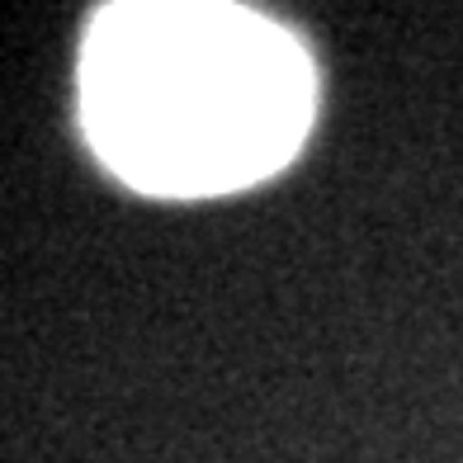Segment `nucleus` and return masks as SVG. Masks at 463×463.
Instances as JSON below:
<instances>
[{"label": "nucleus", "mask_w": 463, "mask_h": 463, "mask_svg": "<svg viewBox=\"0 0 463 463\" xmlns=\"http://www.w3.org/2000/svg\"><path fill=\"white\" fill-rule=\"evenodd\" d=\"M312 90L298 38L237 5H109L80 61L95 152L146 194H222L279 171Z\"/></svg>", "instance_id": "nucleus-1"}]
</instances>
